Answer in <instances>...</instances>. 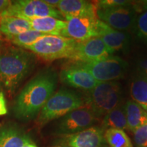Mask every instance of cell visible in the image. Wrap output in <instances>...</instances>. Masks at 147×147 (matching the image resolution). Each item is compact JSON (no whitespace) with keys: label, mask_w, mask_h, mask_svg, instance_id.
Segmentation results:
<instances>
[{"label":"cell","mask_w":147,"mask_h":147,"mask_svg":"<svg viewBox=\"0 0 147 147\" xmlns=\"http://www.w3.org/2000/svg\"><path fill=\"white\" fill-rule=\"evenodd\" d=\"M58 78L57 71L51 68L43 69L35 76L16 97L12 108L16 118L30 121L38 117L55 93Z\"/></svg>","instance_id":"obj_1"},{"label":"cell","mask_w":147,"mask_h":147,"mask_svg":"<svg viewBox=\"0 0 147 147\" xmlns=\"http://www.w3.org/2000/svg\"><path fill=\"white\" fill-rule=\"evenodd\" d=\"M36 59L32 52L11 47L0 54V83L10 95L34 69Z\"/></svg>","instance_id":"obj_2"},{"label":"cell","mask_w":147,"mask_h":147,"mask_svg":"<svg viewBox=\"0 0 147 147\" xmlns=\"http://www.w3.org/2000/svg\"><path fill=\"white\" fill-rule=\"evenodd\" d=\"M83 107H86L85 97L76 91L63 88L53 93L47 101L38 114L36 123L39 126H43Z\"/></svg>","instance_id":"obj_3"},{"label":"cell","mask_w":147,"mask_h":147,"mask_svg":"<svg viewBox=\"0 0 147 147\" xmlns=\"http://www.w3.org/2000/svg\"><path fill=\"white\" fill-rule=\"evenodd\" d=\"M122 90L119 82H99L85 97L86 107L98 119L121 104Z\"/></svg>","instance_id":"obj_4"},{"label":"cell","mask_w":147,"mask_h":147,"mask_svg":"<svg viewBox=\"0 0 147 147\" xmlns=\"http://www.w3.org/2000/svg\"><path fill=\"white\" fill-rule=\"evenodd\" d=\"M78 42L62 36L48 35L25 49L47 61L63 58L71 59Z\"/></svg>","instance_id":"obj_5"},{"label":"cell","mask_w":147,"mask_h":147,"mask_svg":"<svg viewBox=\"0 0 147 147\" xmlns=\"http://www.w3.org/2000/svg\"><path fill=\"white\" fill-rule=\"evenodd\" d=\"M99 20L115 30L132 31L137 15L135 3L118 6H95Z\"/></svg>","instance_id":"obj_6"},{"label":"cell","mask_w":147,"mask_h":147,"mask_svg":"<svg viewBox=\"0 0 147 147\" xmlns=\"http://www.w3.org/2000/svg\"><path fill=\"white\" fill-rule=\"evenodd\" d=\"M0 16H15L26 20L53 17L61 19L57 9L47 4L45 0H19L11 1Z\"/></svg>","instance_id":"obj_7"},{"label":"cell","mask_w":147,"mask_h":147,"mask_svg":"<svg viewBox=\"0 0 147 147\" xmlns=\"http://www.w3.org/2000/svg\"><path fill=\"white\" fill-rule=\"evenodd\" d=\"M74 62L87 71L99 82L115 81L123 78L125 76L129 67L125 60L113 55L95 63Z\"/></svg>","instance_id":"obj_8"},{"label":"cell","mask_w":147,"mask_h":147,"mask_svg":"<svg viewBox=\"0 0 147 147\" xmlns=\"http://www.w3.org/2000/svg\"><path fill=\"white\" fill-rule=\"evenodd\" d=\"M99 119L87 107L76 109L59 119L56 127V134L67 136L75 134L93 126Z\"/></svg>","instance_id":"obj_9"},{"label":"cell","mask_w":147,"mask_h":147,"mask_svg":"<svg viewBox=\"0 0 147 147\" xmlns=\"http://www.w3.org/2000/svg\"><path fill=\"white\" fill-rule=\"evenodd\" d=\"M67 26L60 36L80 42L98 36L99 19L97 16H82L67 20Z\"/></svg>","instance_id":"obj_10"},{"label":"cell","mask_w":147,"mask_h":147,"mask_svg":"<svg viewBox=\"0 0 147 147\" xmlns=\"http://www.w3.org/2000/svg\"><path fill=\"white\" fill-rule=\"evenodd\" d=\"M113 55L99 37L78 42L71 59L80 63H95Z\"/></svg>","instance_id":"obj_11"},{"label":"cell","mask_w":147,"mask_h":147,"mask_svg":"<svg viewBox=\"0 0 147 147\" xmlns=\"http://www.w3.org/2000/svg\"><path fill=\"white\" fill-rule=\"evenodd\" d=\"M61 81L68 87L89 92L99 83L85 69L74 62L64 67L59 74Z\"/></svg>","instance_id":"obj_12"},{"label":"cell","mask_w":147,"mask_h":147,"mask_svg":"<svg viewBox=\"0 0 147 147\" xmlns=\"http://www.w3.org/2000/svg\"><path fill=\"white\" fill-rule=\"evenodd\" d=\"M113 54L115 52L127 53L131 46L129 32L115 30L99 20L98 36Z\"/></svg>","instance_id":"obj_13"},{"label":"cell","mask_w":147,"mask_h":147,"mask_svg":"<svg viewBox=\"0 0 147 147\" xmlns=\"http://www.w3.org/2000/svg\"><path fill=\"white\" fill-rule=\"evenodd\" d=\"M105 130L101 126H91L72 135L65 136L68 147H100L105 144Z\"/></svg>","instance_id":"obj_14"},{"label":"cell","mask_w":147,"mask_h":147,"mask_svg":"<svg viewBox=\"0 0 147 147\" xmlns=\"http://www.w3.org/2000/svg\"><path fill=\"white\" fill-rule=\"evenodd\" d=\"M57 9L66 21L75 17L97 16L95 3L84 0H61Z\"/></svg>","instance_id":"obj_15"},{"label":"cell","mask_w":147,"mask_h":147,"mask_svg":"<svg viewBox=\"0 0 147 147\" xmlns=\"http://www.w3.org/2000/svg\"><path fill=\"white\" fill-rule=\"evenodd\" d=\"M29 140V136L16 125L0 127V147H23Z\"/></svg>","instance_id":"obj_16"},{"label":"cell","mask_w":147,"mask_h":147,"mask_svg":"<svg viewBox=\"0 0 147 147\" xmlns=\"http://www.w3.org/2000/svg\"><path fill=\"white\" fill-rule=\"evenodd\" d=\"M32 29L28 20L15 16H0V33L7 38Z\"/></svg>","instance_id":"obj_17"},{"label":"cell","mask_w":147,"mask_h":147,"mask_svg":"<svg viewBox=\"0 0 147 147\" xmlns=\"http://www.w3.org/2000/svg\"><path fill=\"white\" fill-rule=\"evenodd\" d=\"M32 29L45 34L60 36L67 26V21L53 17L36 18L28 20Z\"/></svg>","instance_id":"obj_18"},{"label":"cell","mask_w":147,"mask_h":147,"mask_svg":"<svg viewBox=\"0 0 147 147\" xmlns=\"http://www.w3.org/2000/svg\"><path fill=\"white\" fill-rule=\"evenodd\" d=\"M124 110L127 129L131 132L147 123V112L133 100H129L125 104Z\"/></svg>","instance_id":"obj_19"},{"label":"cell","mask_w":147,"mask_h":147,"mask_svg":"<svg viewBox=\"0 0 147 147\" xmlns=\"http://www.w3.org/2000/svg\"><path fill=\"white\" fill-rule=\"evenodd\" d=\"M129 91L134 102L147 112V76L136 74L131 81Z\"/></svg>","instance_id":"obj_20"},{"label":"cell","mask_w":147,"mask_h":147,"mask_svg":"<svg viewBox=\"0 0 147 147\" xmlns=\"http://www.w3.org/2000/svg\"><path fill=\"white\" fill-rule=\"evenodd\" d=\"M101 127L104 130L108 129H127V124L124 105H119L109 112L102 119Z\"/></svg>","instance_id":"obj_21"},{"label":"cell","mask_w":147,"mask_h":147,"mask_svg":"<svg viewBox=\"0 0 147 147\" xmlns=\"http://www.w3.org/2000/svg\"><path fill=\"white\" fill-rule=\"evenodd\" d=\"M137 15L132 32L136 36L147 42V1L135 3Z\"/></svg>","instance_id":"obj_22"},{"label":"cell","mask_w":147,"mask_h":147,"mask_svg":"<svg viewBox=\"0 0 147 147\" xmlns=\"http://www.w3.org/2000/svg\"><path fill=\"white\" fill-rule=\"evenodd\" d=\"M104 139L109 147H133L131 140L122 129H108L104 132Z\"/></svg>","instance_id":"obj_23"},{"label":"cell","mask_w":147,"mask_h":147,"mask_svg":"<svg viewBox=\"0 0 147 147\" xmlns=\"http://www.w3.org/2000/svg\"><path fill=\"white\" fill-rule=\"evenodd\" d=\"M48 35L50 34H45V33L37 32L34 29H31V30L23 32L12 37V38H9L8 40L14 45L18 46V47L25 49V48L33 45L40 38L45 36H48Z\"/></svg>","instance_id":"obj_24"},{"label":"cell","mask_w":147,"mask_h":147,"mask_svg":"<svg viewBox=\"0 0 147 147\" xmlns=\"http://www.w3.org/2000/svg\"><path fill=\"white\" fill-rule=\"evenodd\" d=\"M133 133L136 146L147 147V123L138 127Z\"/></svg>","instance_id":"obj_25"},{"label":"cell","mask_w":147,"mask_h":147,"mask_svg":"<svg viewBox=\"0 0 147 147\" xmlns=\"http://www.w3.org/2000/svg\"><path fill=\"white\" fill-rule=\"evenodd\" d=\"M137 73L147 76V57L140 58L137 60L136 63Z\"/></svg>","instance_id":"obj_26"},{"label":"cell","mask_w":147,"mask_h":147,"mask_svg":"<svg viewBox=\"0 0 147 147\" xmlns=\"http://www.w3.org/2000/svg\"><path fill=\"white\" fill-rule=\"evenodd\" d=\"M7 113H8V108H7L4 94L2 91H0V116L5 115Z\"/></svg>","instance_id":"obj_27"},{"label":"cell","mask_w":147,"mask_h":147,"mask_svg":"<svg viewBox=\"0 0 147 147\" xmlns=\"http://www.w3.org/2000/svg\"><path fill=\"white\" fill-rule=\"evenodd\" d=\"M10 2V1H7V0H0V14L8 8Z\"/></svg>","instance_id":"obj_28"},{"label":"cell","mask_w":147,"mask_h":147,"mask_svg":"<svg viewBox=\"0 0 147 147\" xmlns=\"http://www.w3.org/2000/svg\"><path fill=\"white\" fill-rule=\"evenodd\" d=\"M45 1L47 4L50 5L51 6L54 7L55 8H57L59 3V0H45Z\"/></svg>","instance_id":"obj_29"},{"label":"cell","mask_w":147,"mask_h":147,"mask_svg":"<svg viewBox=\"0 0 147 147\" xmlns=\"http://www.w3.org/2000/svg\"><path fill=\"white\" fill-rule=\"evenodd\" d=\"M23 147H38L36 144L33 142L32 140H29L27 142H25V144L23 145Z\"/></svg>","instance_id":"obj_30"},{"label":"cell","mask_w":147,"mask_h":147,"mask_svg":"<svg viewBox=\"0 0 147 147\" xmlns=\"http://www.w3.org/2000/svg\"><path fill=\"white\" fill-rule=\"evenodd\" d=\"M100 147H109L108 146L107 144H104V145H102V146H100Z\"/></svg>","instance_id":"obj_31"},{"label":"cell","mask_w":147,"mask_h":147,"mask_svg":"<svg viewBox=\"0 0 147 147\" xmlns=\"http://www.w3.org/2000/svg\"><path fill=\"white\" fill-rule=\"evenodd\" d=\"M54 147H68L67 146H65V145H64V146H54Z\"/></svg>","instance_id":"obj_32"}]
</instances>
